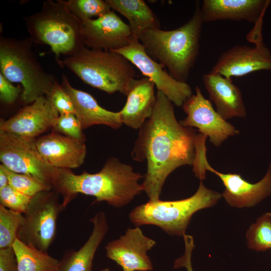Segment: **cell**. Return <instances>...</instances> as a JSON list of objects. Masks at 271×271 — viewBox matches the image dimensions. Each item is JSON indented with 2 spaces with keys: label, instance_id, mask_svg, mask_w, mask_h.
<instances>
[{
  "label": "cell",
  "instance_id": "obj_13",
  "mask_svg": "<svg viewBox=\"0 0 271 271\" xmlns=\"http://www.w3.org/2000/svg\"><path fill=\"white\" fill-rule=\"evenodd\" d=\"M80 33L87 48L110 51L128 45L133 37L128 25L112 10L95 19L81 21Z\"/></svg>",
  "mask_w": 271,
  "mask_h": 271
},
{
  "label": "cell",
  "instance_id": "obj_25",
  "mask_svg": "<svg viewBox=\"0 0 271 271\" xmlns=\"http://www.w3.org/2000/svg\"><path fill=\"white\" fill-rule=\"evenodd\" d=\"M24 221L22 214L0 205V249L13 247Z\"/></svg>",
  "mask_w": 271,
  "mask_h": 271
},
{
  "label": "cell",
  "instance_id": "obj_1",
  "mask_svg": "<svg viewBox=\"0 0 271 271\" xmlns=\"http://www.w3.org/2000/svg\"><path fill=\"white\" fill-rule=\"evenodd\" d=\"M139 129L131 155L136 161L146 162L143 191L150 200H158L168 176L181 166L193 165L197 134L177 121L174 104L159 91L152 115Z\"/></svg>",
  "mask_w": 271,
  "mask_h": 271
},
{
  "label": "cell",
  "instance_id": "obj_8",
  "mask_svg": "<svg viewBox=\"0 0 271 271\" xmlns=\"http://www.w3.org/2000/svg\"><path fill=\"white\" fill-rule=\"evenodd\" d=\"M55 191L42 192L34 196L24 214L18 238L25 243L47 252L56 234L58 216L65 208Z\"/></svg>",
  "mask_w": 271,
  "mask_h": 271
},
{
  "label": "cell",
  "instance_id": "obj_12",
  "mask_svg": "<svg viewBox=\"0 0 271 271\" xmlns=\"http://www.w3.org/2000/svg\"><path fill=\"white\" fill-rule=\"evenodd\" d=\"M195 91L182 106L187 116L179 121L181 125L197 128L200 133L209 137L210 143L216 147L229 137L239 134L238 129L215 110L199 87H195Z\"/></svg>",
  "mask_w": 271,
  "mask_h": 271
},
{
  "label": "cell",
  "instance_id": "obj_31",
  "mask_svg": "<svg viewBox=\"0 0 271 271\" xmlns=\"http://www.w3.org/2000/svg\"><path fill=\"white\" fill-rule=\"evenodd\" d=\"M46 96L49 98L59 115L75 114V109L71 98L63 89L61 84L57 81Z\"/></svg>",
  "mask_w": 271,
  "mask_h": 271
},
{
  "label": "cell",
  "instance_id": "obj_9",
  "mask_svg": "<svg viewBox=\"0 0 271 271\" xmlns=\"http://www.w3.org/2000/svg\"><path fill=\"white\" fill-rule=\"evenodd\" d=\"M0 160L10 170L38 177L52 187L59 169L41 156L36 139L0 131Z\"/></svg>",
  "mask_w": 271,
  "mask_h": 271
},
{
  "label": "cell",
  "instance_id": "obj_34",
  "mask_svg": "<svg viewBox=\"0 0 271 271\" xmlns=\"http://www.w3.org/2000/svg\"><path fill=\"white\" fill-rule=\"evenodd\" d=\"M0 271H18L17 260L13 247L0 249Z\"/></svg>",
  "mask_w": 271,
  "mask_h": 271
},
{
  "label": "cell",
  "instance_id": "obj_26",
  "mask_svg": "<svg viewBox=\"0 0 271 271\" xmlns=\"http://www.w3.org/2000/svg\"><path fill=\"white\" fill-rule=\"evenodd\" d=\"M248 247L257 251L271 248V213H265L248 229L246 234Z\"/></svg>",
  "mask_w": 271,
  "mask_h": 271
},
{
  "label": "cell",
  "instance_id": "obj_19",
  "mask_svg": "<svg viewBox=\"0 0 271 271\" xmlns=\"http://www.w3.org/2000/svg\"><path fill=\"white\" fill-rule=\"evenodd\" d=\"M154 87L153 82L146 77L130 82L125 93L126 103L118 111L122 124L138 129L151 116L156 100Z\"/></svg>",
  "mask_w": 271,
  "mask_h": 271
},
{
  "label": "cell",
  "instance_id": "obj_6",
  "mask_svg": "<svg viewBox=\"0 0 271 271\" xmlns=\"http://www.w3.org/2000/svg\"><path fill=\"white\" fill-rule=\"evenodd\" d=\"M32 44L30 38L0 39V73L9 81L22 85L21 98L26 104L48 96L57 82L39 63Z\"/></svg>",
  "mask_w": 271,
  "mask_h": 271
},
{
  "label": "cell",
  "instance_id": "obj_14",
  "mask_svg": "<svg viewBox=\"0 0 271 271\" xmlns=\"http://www.w3.org/2000/svg\"><path fill=\"white\" fill-rule=\"evenodd\" d=\"M199 171L205 175L209 171L217 175L222 182L225 190L222 196L232 207L238 208L252 207L267 197L271 193V164L265 176L256 183H251L243 179L240 174L222 173L213 169L206 157L199 163Z\"/></svg>",
  "mask_w": 271,
  "mask_h": 271
},
{
  "label": "cell",
  "instance_id": "obj_10",
  "mask_svg": "<svg viewBox=\"0 0 271 271\" xmlns=\"http://www.w3.org/2000/svg\"><path fill=\"white\" fill-rule=\"evenodd\" d=\"M113 52L120 54L135 66L145 77L153 82L158 91L176 106H182L192 95L190 85L175 79L163 64L150 57L138 38L133 37L128 45Z\"/></svg>",
  "mask_w": 271,
  "mask_h": 271
},
{
  "label": "cell",
  "instance_id": "obj_27",
  "mask_svg": "<svg viewBox=\"0 0 271 271\" xmlns=\"http://www.w3.org/2000/svg\"><path fill=\"white\" fill-rule=\"evenodd\" d=\"M9 179V185L19 191L34 197L39 193L51 191L53 187L35 176L14 172L2 164Z\"/></svg>",
  "mask_w": 271,
  "mask_h": 271
},
{
  "label": "cell",
  "instance_id": "obj_35",
  "mask_svg": "<svg viewBox=\"0 0 271 271\" xmlns=\"http://www.w3.org/2000/svg\"><path fill=\"white\" fill-rule=\"evenodd\" d=\"M9 185L8 176L2 164L0 165V189Z\"/></svg>",
  "mask_w": 271,
  "mask_h": 271
},
{
  "label": "cell",
  "instance_id": "obj_29",
  "mask_svg": "<svg viewBox=\"0 0 271 271\" xmlns=\"http://www.w3.org/2000/svg\"><path fill=\"white\" fill-rule=\"evenodd\" d=\"M33 198L9 185L0 189V205L21 214L26 212Z\"/></svg>",
  "mask_w": 271,
  "mask_h": 271
},
{
  "label": "cell",
  "instance_id": "obj_22",
  "mask_svg": "<svg viewBox=\"0 0 271 271\" xmlns=\"http://www.w3.org/2000/svg\"><path fill=\"white\" fill-rule=\"evenodd\" d=\"M90 220L93 229L88 239L78 250L70 249L63 254L57 271H92L95 254L108 232V224L103 212H97Z\"/></svg>",
  "mask_w": 271,
  "mask_h": 271
},
{
  "label": "cell",
  "instance_id": "obj_36",
  "mask_svg": "<svg viewBox=\"0 0 271 271\" xmlns=\"http://www.w3.org/2000/svg\"><path fill=\"white\" fill-rule=\"evenodd\" d=\"M100 271H110V269L108 267L102 269Z\"/></svg>",
  "mask_w": 271,
  "mask_h": 271
},
{
  "label": "cell",
  "instance_id": "obj_5",
  "mask_svg": "<svg viewBox=\"0 0 271 271\" xmlns=\"http://www.w3.org/2000/svg\"><path fill=\"white\" fill-rule=\"evenodd\" d=\"M24 19L32 43L49 46L56 59L85 47L80 33L81 21L63 0L44 1L39 12Z\"/></svg>",
  "mask_w": 271,
  "mask_h": 271
},
{
  "label": "cell",
  "instance_id": "obj_11",
  "mask_svg": "<svg viewBox=\"0 0 271 271\" xmlns=\"http://www.w3.org/2000/svg\"><path fill=\"white\" fill-rule=\"evenodd\" d=\"M247 39L254 43L255 46L250 47L237 45L225 51L210 72L232 78L254 71L271 70V53L262 42L261 30H252Z\"/></svg>",
  "mask_w": 271,
  "mask_h": 271
},
{
  "label": "cell",
  "instance_id": "obj_16",
  "mask_svg": "<svg viewBox=\"0 0 271 271\" xmlns=\"http://www.w3.org/2000/svg\"><path fill=\"white\" fill-rule=\"evenodd\" d=\"M59 115L49 98L42 96L9 119L1 120L0 131L35 139L52 128Z\"/></svg>",
  "mask_w": 271,
  "mask_h": 271
},
{
  "label": "cell",
  "instance_id": "obj_33",
  "mask_svg": "<svg viewBox=\"0 0 271 271\" xmlns=\"http://www.w3.org/2000/svg\"><path fill=\"white\" fill-rule=\"evenodd\" d=\"M22 90L20 87L13 85L0 73V98L7 104L13 103Z\"/></svg>",
  "mask_w": 271,
  "mask_h": 271
},
{
  "label": "cell",
  "instance_id": "obj_15",
  "mask_svg": "<svg viewBox=\"0 0 271 271\" xmlns=\"http://www.w3.org/2000/svg\"><path fill=\"white\" fill-rule=\"evenodd\" d=\"M155 244V241L145 235L139 227L129 228L123 235L106 244V255L123 271H150L153 266L147 252Z\"/></svg>",
  "mask_w": 271,
  "mask_h": 271
},
{
  "label": "cell",
  "instance_id": "obj_4",
  "mask_svg": "<svg viewBox=\"0 0 271 271\" xmlns=\"http://www.w3.org/2000/svg\"><path fill=\"white\" fill-rule=\"evenodd\" d=\"M58 63L77 75L85 83L108 94L125 95L135 78L132 64L115 52L84 47L74 54L56 59Z\"/></svg>",
  "mask_w": 271,
  "mask_h": 271
},
{
  "label": "cell",
  "instance_id": "obj_24",
  "mask_svg": "<svg viewBox=\"0 0 271 271\" xmlns=\"http://www.w3.org/2000/svg\"><path fill=\"white\" fill-rule=\"evenodd\" d=\"M13 248L18 271H57L59 260L47 252L33 247L17 238Z\"/></svg>",
  "mask_w": 271,
  "mask_h": 271
},
{
  "label": "cell",
  "instance_id": "obj_2",
  "mask_svg": "<svg viewBox=\"0 0 271 271\" xmlns=\"http://www.w3.org/2000/svg\"><path fill=\"white\" fill-rule=\"evenodd\" d=\"M132 167L115 157L108 159L101 170L94 174L79 175L70 169H59L53 188L62 197L65 208L78 194L95 197V202H106L115 208L129 203L143 191L141 179L144 178Z\"/></svg>",
  "mask_w": 271,
  "mask_h": 271
},
{
  "label": "cell",
  "instance_id": "obj_20",
  "mask_svg": "<svg viewBox=\"0 0 271 271\" xmlns=\"http://www.w3.org/2000/svg\"><path fill=\"white\" fill-rule=\"evenodd\" d=\"M61 85L71 98L75 115L83 129L96 124L117 129L122 124L118 111H109L100 106L91 94L73 87L64 74L62 76Z\"/></svg>",
  "mask_w": 271,
  "mask_h": 271
},
{
  "label": "cell",
  "instance_id": "obj_18",
  "mask_svg": "<svg viewBox=\"0 0 271 271\" xmlns=\"http://www.w3.org/2000/svg\"><path fill=\"white\" fill-rule=\"evenodd\" d=\"M270 3L268 0H204L201 6L203 22L246 21L255 24L263 19Z\"/></svg>",
  "mask_w": 271,
  "mask_h": 271
},
{
  "label": "cell",
  "instance_id": "obj_23",
  "mask_svg": "<svg viewBox=\"0 0 271 271\" xmlns=\"http://www.w3.org/2000/svg\"><path fill=\"white\" fill-rule=\"evenodd\" d=\"M112 10H115L128 22L133 37L138 38L147 31L160 28L156 15L143 0H106Z\"/></svg>",
  "mask_w": 271,
  "mask_h": 271
},
{
  "label": "cell",
  "instance_id": "obj_17",
  "mask_svg": "<svg viewBox=\"0 0 271 271\" xmlns=\"http://www.w3.org/2000/svg\"><path fill=\"white\" fill-rule=\"evenodd\" d=\"M39 152L52 167L71 169L84 162L86 147L84 142L66 136L51 133L36 139Z\"/></svg>",
  "mask_w": 271,
  "mask_h": 271
},
{
  "label": "cell",
  "instance_id": "obj_21",
  "mask_svg": "<svg viewBox=\"0 0 271 271\" xmlns=\"http://www.w3.org/2000/svg\"><path fill=\"white\" fill-rule=\"evenodd\" d=\"M204 85L216 111L225 120L233 117H243L245 107L241 91L232 79L217 73L209 72L203 75Z\"/></svg>",
  "mask_w": 271,
  "mask_h": 271
},
{
  "label": "cell",
  "instance_id": "obj_7",
  "mask_svg": "<svg viewBox=\"0 0 271 271\" xmlns=\"http://www.w3.org/2000/svg\"><path fill=\"white\" fill-rule=\"evenodd\" d=\"M221 197L200 181L197 191L190 197L175 201L149 200L133 208L129 218L136 226L153 225L170 235L183 237L193 215L213 206Z\"/></svg>",
  "mask_w": 271,
  "mask_h": 271
},
{
  "label": "cell",
  "instance_id": "obj_28",
  "mask_svg": "<svg viewBox=\"0 0 271 271\" xmlns=\"http://www.w3.org/2000/svg\"><path fill=\"white\" fill-rule=\"evenodd\" d=\"M68 9L81 21L100 17L111 11L106 1L68 0L64 1Z\"/></svg>",
  "mask_w": 271,
  "mask_h": 271
},
{
  "label": "cell",
  "instance_id": "obj_3",
  "mask_svg": "<svg viewBox=\"0 0 271 271\" xmlns=\"http://www.w3.org/2000/svg\"><path fill=\"white\" fill-rule=\"evenodd\" d=\"M203 23L201 7L185 24L172 30L150 29L139 38L148 55L167 67L176 80L186 82L199 54Z\"/></svg>",
  "mask_w": 271,
  "mask_h": 271
},
{
  "label": "cell",
  "instance_id": "obj_30",
  "mask_svg": "<svg viewBox=\"0 0 271 271\" xmlns=\"http://www.w3.org/2000/svg\"><path fill=\"white\" fill-rule=\"evenodd\" d=\"M52 128L75 140L83 142L85 140L83 128L75 114L59 115L54 120Z\"/></svg>",
  "mask_w": 271,
  "mask_h": 271
},
{
  "label": "cell",
  "instance_id": "obj_32",
  "mask_svg": "<svg viewBox=\"0 0 271 271\" xmlns=\"http://www.w3.org/2000/svg\"><path fill=\"white\" fill-rule=\"evenodd\" d=\"M183 237L185 242L184 253L175 260L174 268L185 267L187 271H193L191 262L192 251L195 247L193 237L186 234Z\"/></svg>",
  "mask_w": 271,
  "mask_h": 271
}]
</instances>
